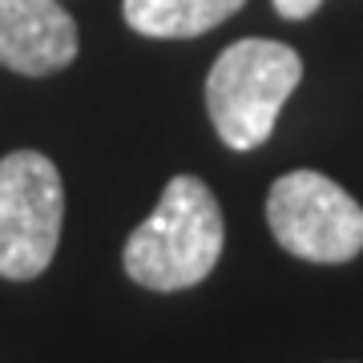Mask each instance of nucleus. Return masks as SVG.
Wrapping results in <instances>:
<instances>
[{"label": "nucleus", "instance_id": "obj_2", "mask_svg": "<svg viewBox=\"0 0 363 363\" xmlns=\"http://www.w3.org/2000/svg\"><path fill=\"white\" fill-rule=\"evenodd\" d=\"M303 77L298 52L283 40L247 37L222 52L206 77V109L230 150H255L274 133L286 97Z\"/></svg>", "mask_w": 363, "mask_h": 363}, {"label": "nucleus", "instance_id": "obj_5", "mask_svg": "<svg viewBox=\"0 0 363 363\" xmlns=\"http://www.w3.org/2000/svg\"><path fill=\"white\" fill-rule=\"evenodd\" d=\"M77 25L57 0H0V65L21 77H49L73 65Z\"/></svg>", "mask_w": 363, "mask_h": 363}, {"label": "nucleus", "instance_id": "obj_4", "mask_svg": "<svg viewBox=\"0 0 363 363\" xmlns=\"http://www.w3.org/2000/svg\"><path fill=\"white\" fill-rule=\"evenodd\" d=\"M279 247L307 262H347L363 250V206L319 169H291L267 194Z\"/></svg>", "mask_w": 363, "mask_h": 363}, {"label": "nucleus", "instance_id": "obj_6", "mask_svg": "<svg viewBox=\"0 0 363 363\" xmlns=\"http://www.w3.org/2000/svg\"><path fill=\"white\" fill-rule=\"evenodd\" d=\"M247 0H121L125 25L154 40L202 37L214 25L230 21Z\"/></svg>", "mask_w": 363, "mask_h": 363}, {"label": "nucleus", "instance_id": "obj_1", "mask_svg": "<svg viewBox=\"0 0 363 363\" xmlns=\"http://www.w3.org/2000/svg\"><path fill=\"white\" fill-rule=\"evenodd\" d=\"M222 210L206 182L178 174L166 182L157 210L130 234L121 250L125 274L145 291L198 286L222 259Z\"/></svg>", "mask_w": 363, "mask_h": 363}, {"label": "nucleus", "instance_id": "obj_3", "mask_svg": "<svg viewBox=\"0 0 363 363\" xmlns=\"http://www.w3.org/2000/svg\"><path fill=\"white\" fill-rule=\"evenodd\" d=\"M65 222L61 169L37 150L0 157V279L28 283L57 255Z\"/></svg>", "mask_w": 363, "mask_h": 363}, {"label": "nucleus", "instance_id": "obj_7", "mask_svg": "<svg viewBox=\"0 0 363 363\" xmlns=\"http://www.w3.org/2000/svg\"><path fill=\"white\" fill-rule=\"evenodd\" d=\"M319 4H323V0H274L279 16H286V21H307Z\"/></svg>", "mask_w": 363, "mask_h": 363}]
</instances>
